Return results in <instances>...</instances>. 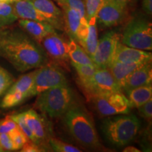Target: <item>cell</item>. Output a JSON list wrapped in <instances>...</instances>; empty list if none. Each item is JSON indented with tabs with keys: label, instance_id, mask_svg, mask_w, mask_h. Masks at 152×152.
<instances>
[{
	"label": "cell",
	"instance_id": "1",
	"mask_svg": "<svg viewBox=\"0 0 152 152\" xmlns=\"http://www.w3.org/2000/svg\"><path fill=\"white\" fill-rule=\"evenodd\" d=\"M0 56L20 72L38 68L47 63V54L40 44L17 28L0 30Z\"/></svg>",
	"mask_w": 152,
	"mask_h": 152
},
{
	"label": "cell",
	"instance_id": "2",
	"mask_svg": "<svg viewBox=\"0 0 152 152\" xmlns=\"http://www.w3.org/2000/svg\"><path fill=\"white\" fill-rule=\"evenodd\" d=\"M63 116L70 134L78 143L92 149L100 147V142L92 117L83 106L75 104Z\"/></svg>",
	"mask_w": 152,
	"mask_h": 152
},
{
	"label": "cell",
	"instance_id": "3",
	"mask_svg": "<svg viewBox=\"0 0 152 152\" xmlns=\"http://www.w3.org/2000/svg\"><path fill=\"white\" fill-rule=\"evenodd\" d=\"M75 104V94L67 84L49 89L37 95L35 107L49 117L57 118Z\"/></svg>",
	"mask_w": 152,
	"mask_h": 152
},
{
	"label": "cell",
	"instance_id": "4",
	"mask_svg": "<svg viewBox=\"0 0 152 152\" xmlns=\"http://www.w3.org/2000/svg\"><path fill=\"white\" fill-rule=\"evenodd\" d=\"M140 123L134 115L120 114L104 121L102 130L111 144L118 147L126 145L135 137Z\"/></svg>",
	"mask_w": 152,
	"mask_h": 152
},
{
	"label": "cell",
	"instance_id": "5",
	"mask_svg": "<svg viewBox=\"0 0 152 152\" xmlns=\"http://www.w3.org/2000/svg\"><path fill=\"white\" fill-rule=\"evenodd\" d=\"M121 43L142 50H151V23L142 16L132 18L124 29Z\"/></svg>",
	"mask_w": 152,
	"mask_h": 152
},
{
	"label": "cell",
	"instance_id": "6",
	"mask_svg": "<svg viewBox=\"0 0 152 152\" xmlns=\"http://www.w3.org/2000/svg\"><path fill=\"white\" fill-rule=\"evenodd\" d=\"M80 85L87 97L92 99L96 96L123 90L108 68H97L92 77L82 82Z\"/></svg>",
	"mask_w": 152,
	"mask_h": 152
},
{
	"label": "cell",
	"instance_id": "7",
	"mask_svg": "<svg viewBox=\"0 0 152 152\" xmlns=\"http://www.w3.org/2000/svg\"><path fill=\"white\" fill-rule=\"evenodd\" d=\"M67 84V78L64 71L58 66L47 63L37 68L28 98L37 96L49 89Z\"/></svg>",
	"mask_w": 152,
	"mask_h": 152
},
{
	"label": "cell",
	"instance_id": "8",
	"mask_svg": "<svg viewBox=\"0 0 152 152\" xmlns=\"http://www.w3.org/2000/svg\"><path fill=\"white\" fill-rule=\"evenodd\" d=\"M96 109L103 116L128 114L132 107L122 92H113L93 99Z\"/></svg>",
	"mask_w": 152,
	"mask_h": 152
},
{
	"label": "cell",
	"instance_id": "9",
	"mask_svg": "<svg viewBox=\"0 0 152 152\" xmlns=\"http://www.w3.org/2000/svg\"><path fill=\"white\" fill-rule=\"evenodd\" d=\"M36 72L37 68L35 71L20 76L10 86V88L1 100V107L4 109L14 107L21 104L26 99H28Z\"/></svg>",
	"mask_w": 152,
	"mask_h": 152
},
{
	"label": "cell",
	"instance_id": "10",
	"mask_svg": "<svg viewBox=\"0 0 152 152\" xmlns=\"http://www.w3.org/2000/svg\"><path fill=\"white\" fill-rule=\"evenodd\" d=\"M120 35L115 31H110L98 40L96 50L91 56L94 65L97 68H108L113 61Z\"/></svg>",
	"mask_w": 152,
	"mask_h": 152
},
{
	"label": "cell",
	"instance_id": "11",
	"mask_svg": "<svg viewBox=\"0 0 152 152\" xmlns=\"http://www.w3.org/2000/svg\"><path fill=\"white\" fill-rule=\"evenodd\" d=\"M128 9L111 1H103L96 15V21L104 27L121 24L128 16Z\"/></svg>",
	"mask_w": 152,
	"mask_h": 152
},
{
	"label": "cell",
	"instance_id": "12",
	"mask_svg": "<svg viewBox=\"0 0 152 152\" xmlns=\"http://www.w3.org/2000/svg\"><path fill=\"white\" fill-rule=\"evenodd\" d=\"M40 45L46 54L58 64H65L69 59L68 43L56 32L46 36Z\"/></svg>",
	"mask_w": 152,
	"mask_h": 152
},
{
	"label": "cell",
	"instance_id": "13",
	"mask_svg": "<svg viewBox=\"0 0 152 152\" xmlns=\"http://www.w3.org/2000/svg\"><path fill=\"white\" fill-rule=\"evenodd\" d=\"M30 1L55 29L65 30L64 13L53 0H30Z\"/></svg>",
	"mask_w": 152,
	"mask_h": 152
},
{
	"label": "cell",
	"instance_id": "14",
	"mask_svg": "<svg viewBox=\"0 0 152 152\" xmlns=\"http://www.w3.org/2000/svg\"><path fill=\"white\" fill-rule=\"evenodd\" d=\"M151 52L128 47L119 41L112 61L128 64H147L151 63Z\"/></svg>",
	"mask_w": 152,
	"mask_h": 152
},
{
	"label": "cell",
	"instance_id": "15",
	"mask_svg": "<svg viewBox=\"0 0 152 152\" xmlns=\"http://www.w3.org/2000/svg\"><path fill=\"white\" fill-rule=\"evenodd\" d=\"M23 114L26 123L37 139L38 143L45 147V142L49 141V128L47 121L33 109L25 111Z\"/></svg>",
	"mask_w": 152,
	"mask_h": 152
},
{
	"label": "cell",
	"instance_id": "16",
	"mask_svg": "<svg viewBox=\"0 0 152 152\" xmlns=\"http://www.w3.org/2000/svg\"><path fill=\"white\" fill-rule=\"evenodd\" d=\"M18 23L23 30L39 44L46 36L56 32V29L47 22L20 19Z\"/></svg>",
	"mask_w": 152,
	"mask_h": 152
},
{
	"label": "cell",
	"instance_id": "17",
	"mask_svg": "<svg viewBox=\"0 0 152 152\" xmlns=\"http://www.w3.org/2000/svg\"><path fill=\"white\" fill-rule=\"evenodd\" d=\"M152 69L151 63L144 64L129 75L125 82L123 90L125 92L136 87L151 85Z\"/></svg>",
	"mask_w": 152,
	"mask_h": 152
},
{
	"label": "cell",
	"instance_id": "18",
	"mask_svg": "<svg viewBox=\"0 0 152 152\" xmlns=\"http://www.w3.org/2000/svg\"><path fill=\"white\" fill-rule=\"evenodd\" d=\"M64 13V21H65V30L71 39L77 42V36L80 28L83 25L88 23L87 20L82 18L80 15L77 11L68 8L61 7Z\"/></svg>",
	"mask_w": 152,
	"mask_h": 152
},
{
	"label": "cell",
	"instance_id": "19",
	"mask_svg": "<svg viewBox=\"0 0 152 152\" xmlns=\"http://www.w3.org/2000/svg\"><path fill=\"white\" fill-rule=\"evenodd\" d=\"M12 5L18 18L47 22L46 18L36 9L30 0H19L13 3Z\"/></svg>",
	"mask_w": 152,
	"mask_h": 152
},
{
	"label": "cell",
	"instance_id": "20",
	"mask_svg": "<svg viewBox=\"0 0 152 152\" xmlns=\"http://www.w3.org/2000/svg\"><path fill=\"white\" fill-rule=\"evenodd\" d=\"M143 64H128V63L112 61L108 66V68L117 83L121 87V88H123L125 82L129 77V75Z\"/></svg>",
	"mask_w": 152,
	"mask_h": 152
},
{
	"label": "cell",
	"instance_id": "21",
	"mask_svg": "<svg viewBox=\"0 0 152 152\" xmlns=\"http://www.w3.org/2000/svg\"><path fill=\"white\" fill-rule=\"evenodd\" d=\"M87 22H88L87 33L80 46L84 49V50L91 58L96 50L98 42L97 27H96L97 21H96V16L87 20Z\"/></svg>",
	"mask_w": 152,
	"mask_h": 152
},
{
	"label": "cell",
	"instance_id": "22",
	"mask_svg": "<svg viewBox=\"0 0 152 152\" xmlns=\"http://www.w3.org/2000/svg\"><path fill=\"white\" fill-rule=\"evenodd\" d=\"M131 106L138 108L151 99V85L136 87L126 92Z\"/></svg>",
	"mask_w": 152,
	"mask_h": 152
},
{
	"label": "cell",
	"instance_id": "23",
	"mask_svg": "<svg viewBox=\"0 0 152 152\" xmlns=\"http://www.w3.org/2000/svg\"><path fill=\"white\" fill-rule=\"evenodd\" d=\"M68 57L69 59L71 60V63L83 65H94L89 55L77 42L70 38L69 42H68Z\"/></svg>",
	"mask_w": 152,
	"mask_h": 152
},
{
	"label": "cell",
	"instance_id": "24",
	"mask_svg": "<svg viewBox=\"0 0 152 152\" xmlns=\"http://www.w3.org/2000/svg\"><path fill=\"white\" fill-rule=\"evenodd\" d=\"M18 19L12 4L0 2V28L10 26Z\"/></svg>",
	"mask_w": 152,
	"mask_h": 152
},
{
	"label": "cell",
	"instance_id": "25",
	"mask_svg": "<svg viewBox=\"0 0 152 152\" xmlns=\"http://www.w3.org/2000/svg\"><path fill=\"white\" fill-rule=\"evenodd\" d=\"M56 1L61 7H68L77 11L80 15L82 18L87 20L84 0H56Z\"/></svg>",
	"mask_w": 152,
	"mask_h": 152
},
{
	"label": "cell",
	"instance_id": "26",
	"mask_svg": "<svg viewBox=\"0 0 152 152\" xmlns=\"http://www.w3.org/2000/svg\"><path fill=\"white\" fill-rule=\"evenodd\" d=\"M78 75L80 83L85 82L92 77L95 73L97 68L94 65H83V64L71 63Z\"/></svg>",
	"mask_w": 152,
	"mask_h": 152
},
{
	"label": "cell",
	"instance_id": "27",
	"mask_svg": "<svg viewBox=\"0 0 152 152\" xmlns=\"http://www.w3.org/2000/svg\"><path fill=\"white\" fill-rule=\"evenodd\" d=\"M11 118H12L14 121L16 122V123L18 125V126L19 127V128L27 136V137L29 139L30 141L35 142V143L39 144L38 143L37 139L35 138V137L34 136L33 133L32 132V131L30 130V129L29 128V127L28 126L27 123H26V121H25L24 118V114L23 112L20 113H18V114H15V115H10Z\"/></svg>",
	"mask_w": 152,
	"mask_h": 152
},
{
	"label": "cell",
	"instance_id": "28",
	"mask_svg": "<svg viewBox=\"0 0 152 152\" xmlns=\"http://www.w3.org/2000/svg\"><path fill=\"white\" fill-rule=\"evenodd\" d=\"M49 146L53 151L57 152H80L77 147L55 138L49 139Z\"/></svg>",
	"mask_w": 152,
	"mask_h": 152
},
{
	"label": "cell",
	"instance_id": "29",
	"mask_svg": "<svg viewBox=\"0 0 152 152\" xmlns=\"http://www.w3.org/2000/svg\"><path fill=\"white\" fill-rule=\"evenodd\" d=\"M11 139V141H12L13 144H14V147L15 149V151L16 150L20 149L23 147L25 144L27 142L28 140H30L27 137V136L22 132L21 130L19 128L15 129L14 130L11 131V132L8 133Z\"/></svg>",
	"mask_w": 152,
	"mask_h": 152
},
{
	"label": "cell",
	"instance_id": "30",
	"mask_svg": "<svg viewBox=\"0 0 152 152\" xmlns=\"http://www.w3.org/2000/svg\"><path fill=\"white\" fill-rule=\"evenodd\" d=\"M14 83V78L13 76L0 66V96L8 90Z\"/></svg>",
	"mask_w": 152,
	"mask_h": 152
},
{
	"label": "cell",
	"instance_id": "31",
	"mask_svg": "<svg viewBox=\"0 0 152 152\" xmlns=\"http://www.w3.org/2000/svg\"><path fill=\"white\" fill-rule=\"evenodd\" d=\"M104 0H84L87 20L96 16Z\"/></svg>",
	"mask_w": 152,
	"mask_h": 152
},
{
	"label": "cell",
	"instance_id": "32",
	"mask_svg": "<svg viewBox=\"0 0 152 152\" xmlns=\"http://www.w3.org/2000/svg\"><path fill=\"white\" fill-rule=\"evenodd\" d=\"M18 128V125L11 118L10 115L5 117L4 118L0 119V133L8 134Z\"/></svg>",
	"mask_w": 152,
	"mask_h": 152
},
{
	"label": "cell",
	"instance_id": "33",
	"mask_svg": "<svg viewBox=\"0 0 152 152\" xmlns=\"http://www.w3.org/2000/svg\"><path fill=\"white\" fill-rule=\"evenodd\" d=\"M15 151L14 144L7 133H0V152Z\"/></svg>",
	"mask_w": 152,
	"mask_h": 152
},
{
	"label": "cell",
	"instance_id": "34",
	"mask_svg": "<svg viewBox=\"0 0 152 152\" xmlns=\"http://www.w3.org/2000/svg\"><path fill=\"white\" fill-rule=\"evenodd\" d=\"M139 112L148 121H151L152 118V99L147 101L146 103L138 107Z\"/></svg>",
	"mask_w": 152,
	"mask_h": 152
},
{
	"label": "cell",
	"instance_id": "35",
	"mask_svg": "<svg viewBox=\"0 0 152 152\" xmlns=\"http://www.w3.org/2000/svg\"><path fill=\"white\" fill-rule=\"evenodd\" d=\"M45 148L42 146L35 143V142L28 140L23 147L20 149V151L22 152H40L45 151Z\"/></svg>",
	"mask_w": 152,
	"mask_h": 152
},
{
	"label": "cell",
	"instance_id": "36",
	"mask_svg": "<svg viewBox=\"0 0 152 152\" xmlns=\"http://www.w3.org/2000/svg\"><path fill=\"white\" fill-rule=\"evenodd\" d=\"M142 9L147 15H151L152 0H142Z\"/></svg>",
	"mask_w": 152,
	"mask_h": 152
},
{
	"label": "cell",
	"instance_id": "37",
	"mask_svg": "<svg viewBox=\"0 0 152 152\" xmlns=\"http://www.w3.org/2000/svg\"><path fill=\"white\" fill-rule=\"evenodd\" d=\"M132 1L133 0H104V1H111L127 9H128L129 5L132 2Z\"/></svg>",
	"mask_w": 152,
	"mask_h": 152
},
{
	"label": "cell",
	"instance_id": "38",
	"mask_svg": "<svg viewBox=\"0 0 152 152\" xmlns=\"http://www.w3.org/2000/svg\"><path fill=\"white\" fill-rule=\"evenodd\" d=\"M124 152H140V150H139L137 148L134 147H128L123 150Z\"/></svg>",
	"mask_w": 152,
	"mask_h": 152
},
{
	"label": "cell",
	"instance_id": "39",
	"mask_svg": "<svg viewBox=\"0 0 152 152\" xmlns=\"http://www.w3.org/2000/svg\"><path fill=\"white\" fill-rule=\"evenodd\" d=\"M17 1H19V0H0V2H7V3L13 4L16 2Z\"/></svg>",
	"mask_w": 152,
	"mask_h": 152
}]
</instances>
